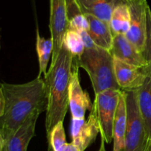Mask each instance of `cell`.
Segmentation results:
<instances>
[{
    "label": "cell",
    "mask_w": 151,
    "mask_h": 151,
    "mask_svg": "<svg viewBox=\"0 0 151 151\" xmlns=\"http://www.w3.org/2000/svg\"><path fill=\"white\" fill-rule=\"evenodd\" d=\"M4 98V114L0 117V131L4 142L11 137L35 111H47L44 80L35 78L22 84L0 83Z\"/></svg>",
    "instance_id": "obj_1"
},
{
    "label": "cell",
    "mask_w": 151,
    "mask_h": 151,
    "mask_svg": "<svg viewBox=\"0 0 151 151\" xmlns=\"http://www.w3.org/2000/svg\"><path fill=\"white\" fill-rule=\"evenodd\" d=\"M72 56L64 44L57 59L51 63L44 75L47 100L45 128L47 139H50L53 128L63 122L69 107V87L72 67Z\"/></svg>",
    "instance_id": "obj_2"
},
{
    "label": "cell",
    "mask_w": 151,
    "mask_h": 151,
    "mask_svg": "<svg viewBox=\"0 0 151 151\" xmlns=\"http://www.w3.org/2000/svg\"><path fill=\"white\" fill-rule=\"evenodd\" d=\"M72 63L88 73L95 95L108 89H121L116 83L114 69V58L110 52L98 47L85 49Z\"/></svg>",
    "instance_id": "obj_3"
},
{
    "label": "cell",
    "mask_w": 151,
    "mask_h": 151,
    "mask_svg": "<svg viewBox=\"0 0 151 151\" xmlns=\"http://www.w3.org/2000/svg\"><path fill=\"white\" fill-rule=\"evenodd\" d=\"M126 103V131L124 151H147L150 140L146 133L138 106L137 90H122Z\"/></svg>",
    "instance_id": "obj_4"
},
{
    "label": "cell",
    "mask_w": 151,
    "mask_h": 151,
    "mask_svg": "<svg viewBox=\"0 0 151 151\" xmlns=\"http://www.w3.org/2000/svg\"><path fill=\"white\" fill-rule=\"evenodd\" d=\"M121 91V89L112 88L97 94L91 109L97 115L101 138L107 144L113 140L114 125Z\"/></svg>",
    "instance_id": "obj_5"
},
{
    "label": "cell",
    "mask_w": 151,
    "mask_h": 151,
    "mask_svg": "<svg viewBox=\"0 0 151 151\" xmlns=\"http://www.w3.org/2000/svg\"><path fill=\"white\" fill-rule=\"evenodd\" d=\"M131 16L130 27L125 37L142 54L147 30V0H126Z\"/></svg>",
    "instance_id": "obj_6"
},
{
    "label": "cell",
    "mask_w": 151,
    "mask_h": 151,
    "mask_svg": "<svg viewBox=\"0 0 151 151\" xmlns=\"http://www.w3.org/2000/svg\"><path fill=\"white\" fill-rule=\"evenodd\" d=\"M51 37L53 43L52 61L53 63L58 56L66 32L69 29L66 13V0H50V24Z\"/></svg>",
    "instance_id": "obj_7"
},
{
    "label": "cell",
    "mask_w": 151,
    "mask_h": 151,
    "mask_svg": "<svg viewBox=\"0 0 151 151\" xmlns=\"http://www.w3.org/2000/svg\"><path fill=\"white\" fill-rule=\"evenodd\" d=\"M79 67L72 63L69 87V106L72 119H85L86 111L91 110L93 103L90 96L82 88L80 82Z\"/></svg>",
    "instance_id": "obj_8"
},
{
    "label": "cell",
    "mask_w": 151,
    "mask_h": 151,
    "mask_svg": "<svg viewBox=\"0 0 151 151\" xmlns=\"http://www.w3.org/2000/svg\"><path fill=\"white\" fill-rule=\"evenodd\" d=\"M100 133V126L95 112L91 109L88 120L72 119L71 136L72 142L81 151L89 147Z\"/></svg>",
    "instance_id": "obj_9"
},
{
    "label": "cell",
    "mask_w": 151,
    "mask_h": 151,
    "mask_svg": "<svg viewBox=\"0 0 151 151\" xmlns=\"http://www.w3.org/2000/svg\"><path fill=\"white\" fill-rule=\"evenodd\" d=\"M114 69L116 83L121 90H137L147 78L142 67L124 63L114 58Z\"/></svg>",
    "instance_id": "obj_10"
},
{
    "label": "cell",
    "mask_w": 151,
    "mask_h": 151,
    "mask_svg": "<svg viewBox=\"0 0 151 151\" xmlns=\"http://www.w3.org/2000/svg\"><path fill=\"white\" fill-rule=\"evenodd\" d=\"M41 114L40 111H35L19 129L5 140L2 151H27L29 142L35 136L36 122Z\"/></svg>",
    "instance_id": "obj_11"
},
{
    "label": "cell",
    "mask_w": 151,
    "mask_h": 151,
    "mask_svg": "<svg viewBox=\"0 0 151 151\" xmlns=\"http://www.w3.org/2000/svg\"><path fill=\"white\" fill-rule=\"evenodd\" d=\"M110 53L114 58L124 63L143 67L145 64L141 52L125 37V35L114 36Z\"/></svg>",
    "instance_id": "obj_12"
},
{
    "label": "cell",
    "mask_w": 151,
    "mask_h": 151,
    "mask_svg": "<svg viewBox=\"0 0 151 151\" xmlns=\"http://www.w3.org/2000/svg\"><path fill=\"white\" fill-rule=\"evenodd\" d=\"M88 24L87 32L97 47L110 51L113 42L114 35L110 25L97 18L86 15Z\"/></svg>",
    "instance_id": "obj_13"
},
{
    "label": "cell",
    "mask_w": 151,
    "mask_h": 151,
    "mask_svg": "<svg viewBox=\"0 0 151 151\" xmlns=\"http://www.w3.org/2000/svg\"><path fill=\"white\" fill-rule=\"evenodd\" d=\"M84 16L90 15L109 24L114 9L122 0H76Z\"/></svg>",
    "instance_id": "obj_14"
},
{
    "label": "cell",
    "mask_w": 151,
    "mask_h": 151,
    "mask_svg": "<svg viewBox=\"0 0 151 151\" xmlns=\"http://www.w3.org/2000/svg\"><path fill=\"white\" fill-rule=\"evenodd\" d=\"M126 119L127 113L125 92L122 90L114 125L113 151H124L125 149Z\"/></svg>",
    "instance_id": "obj_15"
},
{
    "label": "cell",
    "mask_w": 151,
    "mask_h": 151,
    "mask_svg": "<svg viewBox=\"0 0 151 151\" xmlns=\"http://www.w3.org/2000/svg\"><path fill=\"white\" fill-rule=\"evenodd\" d=\"M137 91L140 114L147 137L151 140V78L147 77L143 85Z\"/></svg>",
    "instance_id": "obj_16"
},
{
    "label": "cell",
    "mask_w": 151,
    "mask_h": 151,
    "mask_svg": "<svg viewBox=\"0 0 151 151\" xmlns=\"http://www.w3.org/2000/svg\"><path fill=\"white\" fill-rule=\"evenodd\" d=\"M129 8L126 0H122L116 5L111 16L109 25L114 36L116 35H125L130 27Z\"/></svg>",
    "instance_id": "obj_17"
},
{
    "label": "cell",
    "mask_w": 151,
    "mask_h": 151,
    "mask_svg": "<svg viewBox=\"0 0 151 151\" xmlns=\"http://www.w3.org/2000/svg\"><path fill=\"white\" fill-rule=\"evenodd\" d=\"M53 50V43L51 38H44L41 36L38 28L36 29V51L38 55V63H39V72L38 78L41 75L47 74V67L49 60L52 56Z\"/></svg>",
    "instance_id": "obj_18"
},
{
    "label": "cell",
    "mask_w": 151,
    "mask_h": 151,
    "mask_svg": "<svg viewBox=\"0 0 151 151\" xmlns=\"http://www.w3.org/2000/svg\"><path fill=\"white\" fill-rule=\"evenodd\" d=\"M69 29L73 30H86L88 24L86 16L83 14L76 0H66Z\"/></svg>",
    "instance_id": "obj_19"
},
{
    "label": "cell",
    "mask_w": 151,
    "mask_h": 151,
    "mask_svg": "<svg viewBox=\"0 0 151 151\" xmlns=\"http://www.w3.org/2000/svg\"><path fill=\"white\" fill-rule=\"evenodd\" d=\"M63 44L66 46L74 58L80 57L86 49L81 34L73 29H68L65 34Z\"/></svg>",
    "instance_id": "obj_20"
},
{
    "label": "cell",
    "mask_w": 151,
    "mask_h": 151,
    "mask_svg": "<svg viewBox=\"0 0 151 151\" xmlns=\"http://www.w3.org/2000/svg\"><path fill=\"white\" fill-rule=\"evenodd\" d=\"M142 55L145 63L142 67L143 72L146 77L151 78V9L150 7L147 9V30Z\"/></svg>",
    "instance_id": "obj_21"
},
{
    "label": "cell",
    "mask_w": 151,
    "mask_h": 151,
    "mask_svg": "<svg viewBox=\"0 0 151 151\" xmlns=\"http://www.w3.org/2000/svg\"><path fill=\"white\" fill-rule=\"evenodd\" d=\"M49 151H61L66 144L63 122L58 123L53 128L50 139L47 140Z\"/></svg>",
    "instance_id": "obj_22"
},
{
    "label": "cell",
    "mask_w": 151,
    "mask_h": 151,
    "mask_svg": "<svg viewBox=\"0 0 151 151\" xmlns=\"http://www.w3.org/2000/svg\"><path fill=\"white\" fill-rule=\"evenodd\" d=\"M61 151H81L78 146L75 145L73 142L66 143Z\"/></svg>",
    "instance_id": "obj_23"
},
{
    "label": "cell",
    "mask_w": 151,
    "mask_h": 151,
    "mask_svg": "<svg viewBox=\"0 0 151 151\" xmlns=\"http://www.w3.org/2000/svg\"><path fill=\"white\" fill-rule=\"evenodd\" d=\"M4 98L3 95V92L1 88H0V117L4 114Z\"/></svg>",
    "instance_id": "obj_24"
},
{
    "label": "cell",
    "mask_w": 151,
    "mask_h": 151,
    "mask_svg": "<svg viewBox=\"0 0 151 151\" xmlns=\"http://www.w3.org/2000/svg\"><path fill=\"white\" fill-rule=\"evenodd\" d=\"M4 143H5V142H4V138H3L1 131H0V151L3 150V148H4Z\"/></svg>",
    "instance_id": "obj_25"
},
{
    "label": "cell",
    "mask_w": 151,
    "mask_h": 151,
    "mask_svg": "<svg viewBox=\"0 0 151 151\" xmlns=\"http://www.w3.org/2000/svg\"><path fill=\"white\" fill-rule=\"evenodd\" d=\"M105 144H106V142H105L104 139L101 138V143H100V149H99V151H106Z\"/></svg>",
    "instance_id": "obj_26"
},
{
    "label": "cell",
    "mask_w": 151,
    "mask_h": 151,
    "mask_svg": "<svg viewBox=\"0 0 151 151\" xmlns=\"http://www.w3.org/2000/svg\"><path fill=\"white\" fill-rule=\"evenodd\" d=\"M147 151H151V140H150V144H149L148 148H147Z\"/></svg>",
    "instance_id": "obj_27"
},
{
    "label": "cell",
    "mask_w": 151,
    "mask_h": 151,
    "mask_svg": "<svg viewBox=\"0 0 151 151\" xmlns=\"http://www.w3.org/2000/svg\"><path fill=\"white\" fill-rule=\"evenodd\" d=\"M0 48H1V44H0Z\"/></svg>",
    "instance_id": "obj_28"
}]
</instances>
